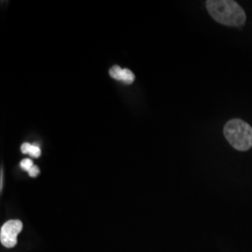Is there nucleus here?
I'll list each match as a JSON object with an SVG mask.
<instances>
[{
    "instance_id": "1",
    "label": "nucleus",
    "mask_w": 252,
    "mask_h": 252,
    "mask_svg": "<svg viewBox=\"0 0 252 252\" xmlns=\"http://www.w3.org/2000/svg\"><path fill=\"white\" fill-rule=\"evenodd\" d=\"M207 9L212 18L227 27H242L246 23L244 9L232 0H208Z\"/></svg>"
},
{
    "instance_id": "7",
    "label": "nucleus",
    "mask_w": 252,
    "mask_h": 252,
    "mask_svg": "<svg viewBox=\"0 0 252 252\" xmlns=\"http://www.w3.org/2000/svg\"><path fill=\"white\" fill-rule=\"evenodd\" d=\"M40 154H41V151H40L39 147L36 146V145H32L31 149H30V152H29V155L31 157H34V158H38L40 156Z\"/></svg>"
},
{
    "instance_id": "10",
    "label": "nucleus",
    "mask_w": 252,
    "mask_h": 252,
    "mask_svg": "<svg viewBox=\"0 0 252 252\" xmlns=\"http://www.w3.org/2000/svg\"><path fill=\"white\" fill-rule=\"evenodd\" d=\"M0 188L2 189L3 188V172L1 171V183H0Z\"/></svg>"
},
{
    "instance_id": "2",
    "label": "nucleus",
    "mask_w": 252,
    "mask_h": 252,
    "mask_svg": "<svg viewBox=\"0 0 252 252\" xmlns=\"http://www.w3.org/2000/svg\"><path fill=\"white\" fill-rule=\"evenodd\" d=\"M223 133L227 141L235 150L246 152L252 147V126L240 119H233L226 124Z\"/></svg>"
},
{
    "instance_id": "5",
    "label": "nucleus",
    "mask_w": 252,
    "mask_h": 252,
    "mask_svg": "<svg viewBox=\"0 0 252 252\" xmlns=\"http://www.w3.org/2000/svg\"><path fill=\"white\" fill-rule=\"evenodd\" d=\"M122 74H123V68H121L119 65L112 66L109 70V75L111 76V78H113L116 81L122 80Z\"/></svg>"
},
{
    "instance_id": "4",
    "label": "nucleus",
    "mask_w": 252,
    "mask_h": 252,
    "mask_svg": "<svg viewBox=\"0 0 252 252\" xmlns=\"http://www.w3.org/2000/svg\"><path fill=\"white\" fill-rule=\"evenodd\" d=\"M135 81V75L130 69L124 68L123 74H122V80L121 81L125 82L126 84H132Z\"/></svg>"
},
{
    "instance_id": "8",
    "label": "nucleus",
    "mask_w": 252,
    "mask_h": 252,
    "mask_svg": "<svg viewBox=\"0 0 252 252\" xmlns=\"http://www.w3.org/2000/svg\"><path fill=\"white\" fill-rule=\"evenodd\" d=\"M28 174H29V176H30L31 178H36V176L39 174V169H38V167H37L36 165H34V166L30 169V171L28 172Z\"/></svg>"
},
{
    "instance_id": "6",
    "label": "nucleus",
    "mask_w": 252,
    "mask_h": 252,
    "mask_svg": "<svg viewBox=\"0 0 252 252\" xmlns=\"http://www.w3.org/2000/svg\"><path fill=\"white\" fill-rule=\"evenodd\" d=\"M20 165H21V167H22L23 170L29 172L30 171V169L34 166V163H33V162H32L30 159H24V160L21 162V163H20Z\"/></svg>"
},
{
    "instance_id": "3",
    "label": "nucleus",
    "mask_w": 252,
    "mask_h": 252,
    "mask_svg": "<svg viewBox=\"0 0 252 252\" xmlns=\"http://www.w3.org/2000/svg\"><path fill=\"white\" fill-rule=\"evenodd\" d=\"M23 229V223L19 220H11L4 223L0 230V241L1 244L11 249L17 244V236Z\"/></svg>"
},
{
    "instance_id": "9",
    "label": "nucleus",
    "mask_w": 252,
    "mask_h": 252,
    "mask_svg": "<svg viewBox=\"0 0 252 252\" xmlns=\"http://www.w3.org/2000/svg\"><path fill=\"white\" fill-rule=\"evenodd\" d=\"M31 146L32 145L30 144V143H27H27H24V144L22 145V147H21L22 153H25V154H29Z\"/></svg>"
}]
</instances>
